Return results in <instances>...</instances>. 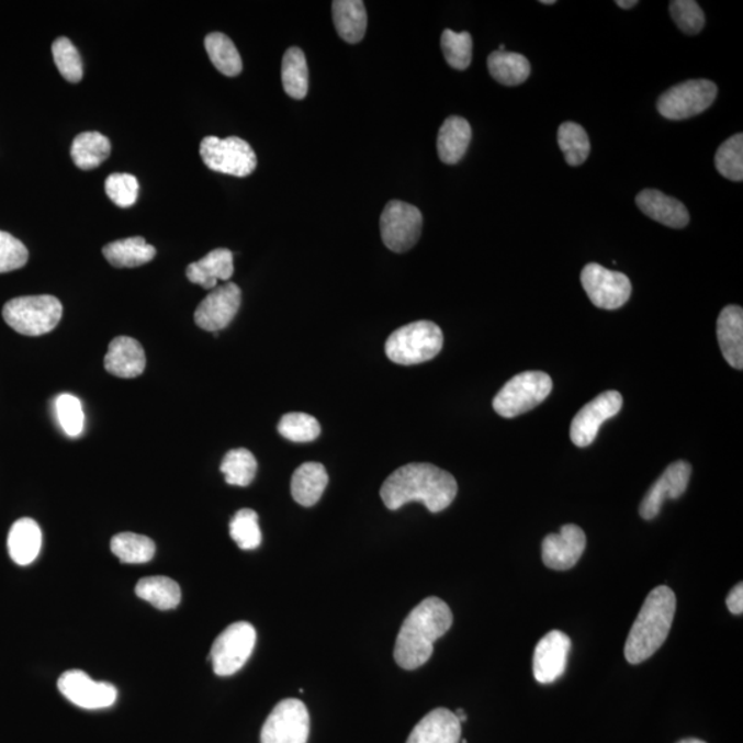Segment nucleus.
I'll list each match as a JSON object with an SVG mask.
<instances>
[{"label": "nucleus", "mask_w": 743, "mask_h": 743, "mask_svg": "<svg viewBox=\"0 0 743 743\" xmlns=\"http://www.w3.org/2000/svg\"><path fill=\"white\" fill-rule=\"evenodd\" d=\"M677 743H707V742H703L701 740H697V738H687V740H683V741L677 742Z\"/></svg>", "instance_id": "nucleus-49"}, {"label": "nucleus", "mask_w": 743, "mask_h": 743, "mask_svg": "<svg viewBox=\"0 0 743 743\" xmlns=\"http://www.w3.org/2000/svg\"><path fill=\"white\" fill-rule=\"evenodd\" d=\"M458 491V482L447 471L428 463H412L395 470L384 481L381 497L392 511L410 502H420L428 511L437 514L453 503Z\"/></svg>", "instance_id": "nucleus-1"}, {"label": "nucleus", "mask_w": 743, "mask_h": 743, "mask_svg": "<svg viewBox=\"0 0 743 743\" xmlns=\"http://www.w3.org/2000/svg\"><path fill=\"white\" fill-rule=\"evenodd\" d=\"M727 607L732 612V615L740 616L743 612V585L742 583L736 584L732 588L729 598L725 600Z\"/></svg>", "instance_id": "nucleus-46"}, {"label": "nucleus", "mask_w": 743, "mask_h": 743, "mask_svg": "<svg viewBox=\"0 0 743 743\" xmlns=\"http://www.w3.org/2000/svg\"><path fill=\"white\" fill-rule=\"evenodd\" d=\"M53 57L56 63L59 74L69 83H79L83 78V61H81L78 48L68 37H58L53 43Z\"/></svg>", "instance_id": "nucleus-41"}, {"label": "nucleus", "mask_w": 743, "mask_h": 743, "mask_svg": "<svg viewBox=\"0 0 743 743\" xmlns=\"http://www.w3.org/2000/svg\"><path fill=\"white\" fill-rule=\"evenodd\" d=\"M492 78L504 86H519L530 76L528 58L518 53L493 52L487 58Z\"/></svg>", "instance_id": "nucleus-30"}, {"label": "nucleus", "mask_w": 743, "mask_h": 743, "mask_svg": "<svg viewBox=\"0 0 743 743\" xmlns=\"http://www.w3.org/2000/svg\"><path fill=\"white\" fill-rule=\"evenodd\" d=\"M63 305L56 296H21L3 307V319L15 333L42 336L52 333L63 318Z\"/></svg>", "instance_id": "nucleus-5"}, {"label": "nucleus", "mask_w": 743, "mask_h": 743, "mask_svg": "<svg viewBox=\"0 0 743 743\" xmlns=\"http://www.w3.org/2000/svg\"><path fill=\"white\" fill-rule=\"evenodd\" d=\"M279 432L281 437L296 443L313 442L317 439L322 427L316 417L300 412H292L281 417L279 423Z\"/></svg>", "instance_id": "nucleus-37"}, {"label": "nucleus", "mask_w": 743, "mask_h": 743, "mask_svg": "<svg viewBox=\"0 0 743 743\" xmlns=\"http://www.w3.org/2000/svg\"><path fill=\"white\" fill-rule=\"evenodd\" d=\"M200 156L210 170L238 178L251 176L258 166L251 145L238 137H205L200 144Z\"/></svg>", "instance_id": "nucleus-7"}, {"label": "nucleus", "mask_w": 743, "mask_h": 743, "mask_svg": "<svg viewBox=\"0 0 743 743\" xmlns=\"http://www.w3.org/2000/svg\"><path fill=\"white\" fill-rule=\"evenodd\" d=\"M455 718L459 719L460 723L463 724L465 721H468V714H465L463 709H458L455 710Z\"/></svg>", "instance_id": "nucleus-48"}, {"label": "nucleus", "mask_w": 743, "mask_h": 743, "mask_svg": "<svg viewBox=\"0 0 743 743\" xmlns=\"http://www.w3.org/2000/svg\"><path fill=\"white\" fill-rule=\"evenodd\" d=\"M541 4H555V0H541Z\"/></svg>", "instance_id": "nucleus-50"}, {"label": "nucleus", "mask_w": 743, "mask_h": 743, "mask_svg": "<svg viewBox=\"0 0 743 743\" xmlns=\"http://www.w3.org/2000/svg\"><path fill=\"white\" fill-rule=\"evenodd\" d=\"M582 284L596 307L616 311L629 301L632 294L631 281L620 271H612L598 263L585 266Z\"/></svg>", "instance_id": "nucleus-12"}, {"label": "nucleus", "mask_w": 743, "mask_h": 743, "mask_svg": "<svg viewBox=\"0 0 743 743\" xmlns=\"http://www.w3.org/2000/svg\"><path fill=\"white\" fill-rule=\"evenodd\" d=\"M135 594L159 610H172L181 601L182 594L173 579L162 576L139 579Z\"/></svg>", "instance_id": "nucleus-31"}, {"label": "nucleus", "mask_w": 743, "mask_h": 743, "mask_svg": "<svg viewBox=\"0 0 743 743\" xmlns=\"http://www.w3.org/2000/svg\"><path fill=\"white\" fill-rule=\"evenodd\" d=\"M669 12L677 26L687 35H697L705 25V14L694 0H674L669 4Z\"/></svg>", "instance_id": "nucleus-44"}, {"label": "nucleus", "mask_w": 743, "mask_h": 743, "mask_svg": "<svg viewBox=\"0 0 743 743\" xmlns=\"http://www.w3.org/2000/svg\"><path fill=\"white\" fill-rule=\"evenodd\" d=\"M329 476L319 463H305L295 470L291 481L292 497L303 507H313L327 489Z\"/></svg>", "instance_id": "nucleus-25"}, {"label": "nucleus", "mask_w": 743, "mask_h": 743, "mask_svg": "<svg viewBox=\"0 0 743 743\" xmlns=\"http://www.w3.org/2000/svg\"><path fill=\"white\" fill-rule=\"evenodd\" d=\"M58 690L69 702L81 709L111 708L117 699L116 687L111 683L95 682L83 671H67L58 679Z\"/></svg>", "instance_id": "nucleus-13"}, {"label": "nucleus", "mask_w": 743, "mask_h": 743, "mask_svg": "<svg viewBox=\"0 0 743 743\" xmlns=\"http://www.w3.org/2000/svg\"><path fill=\"white\" fill-rule=\"evenodd\" d=\"M204 46L211 63L221 74L229 76V78L241 74V56L229 36L221 34V32H213L205 37Z\"/></svg>", "instance_id": "nucleus-33"}, {"label": "nucleus", "mask_w": 743, "mask_h": 743, "mask_svg": "<svg viewBox=\"0 0 743 743\" xmlns=\"http://www.w3.org/2000/svg\"><path fill=\"white\" fill-rule=\"evenodd\" d=\"M551 392L552 379L547 373L540 371L519 373L497 393L493 399V409L497 415L513 419L534 409Z\"/></svg>", "instance_id": "nucleus-6"}, {"label": "nucleus", "mask_w": 743, "mask_h": 743, "mask_svg": "<svg viewBox=\"0 0 743 743\" xmlns=\"http://www.w3.org/2000/svg\"><path fill=\"white\" fill-rule=\"evenodd\" d=\"M104 367L116 378L134 379L143 375L146 367L143 345L130 336H117L111 341Z\"/></svg>", "instance_id": "nucleus-19"}, {"label": "nucleus", "mask_w": 743, "mask_h": 743, "mask_svg": "<svg viewBox=\"0 0 743 743\" xmlns=\"http://www.w3.org/2000/svg\"><path fill=\"white\" fill-rule=\"evenodd\" d=\"M691 470V465L683 460L671 464L658 481L650 487L648 495L644 496L639 508L640 517L652 520L657 517L665 500H668V498L676 500V498L685 495L688 482H690Z\"/></svg>", "instance_id": "nucleus-18"}, {"label": "nucleus", "mask_w": 743, "mask_h": 743, "mask_svg": "<svg viewBox=\"0 0 743 743\" xmlns=\"http://www.w3.org/2000/svg\"><path fill=\"white\" fill-rule=\"evenodd\" d=\"M333 15L336 32L350 45L361 42L365 36L368 14L365 4L360 0H335Z\"/></svg>", "instance_id": "nucleus-27"}, {"label": "nucleus", "mask_w": 743, "mask_h": 743, "mask_svg": "<svg viewBox=\"0 0 743 743\" xmlns=\"http://www.w3.org/2000/svg\"><path fill=\"white\" fill-rule=\"evenodd\" d=\"M718 87L710 80H687L660 97L657 110L669 121H685L701 115L713 104Z\"/></svg>", "instance_id": "nucleus-9"}, {"label": "nucleus", "mask_w": 743, "mask_h": 743, "mask_svg": "<svg viewBox=\"0 0 743 743\" xmlns=\"http://www.w3.org/2000/svg\"><path fill=\"white\" fill-rule=\"evenodd\" d=\"M461 723L444 708L432 710L416 724L406 743H460Z\"/></svg>", "instance_id": "nucleus-21"}, {"label": "nucleus", "mask_w": 743, "mask_h": 743, "mask_svg": "<svg viewBox=\"0 0 743 743\" xmlns=\"http://www.w3.org/2000/svg\"><path fill=\"white\" fill-rule=\"evenodd\" d=\"M113 555L117 556L122 563L137 565L154 560L156 545L149 537L135 533H121L113 537L111 541Z\"/></svg>", "instance_id": "nucleus-34"}, {"label": "nucleus", "mask_w": 743, "mask_h": 743, "mask_svg": "<svg viewBox=\"0 0 743 743\" xmlns=\"http://www.w3.org/2000/svg\"><path fill=\"white\" fill-rule=\"evenodd\" d=\"M311 716L300 699H284L271 710L260 731V743H307Z\"/></svg>", "instance_id": "nucleus-10"}, {"label": "nucleus", "mask_w": 743, "mask_h": 743, "mask_svg": "<svg viewBox=\"0 0 743 743\" xmlns=\"http://www.w3.org/2000/svg\"><path fill=\"white\" fill-rule=\"evenodd\" d=\"M29 258V249L19 238L0 230V273L24 268Z\"/></svg>", "instance_id": "nucleus-45"}, {"label": "nucleus", "mask_w": 743, "mask_h": 743, "mask_svg": "<svg viewBox=\"0 0 743 743\" xmlns=\"http://www.w3.org/2000/svg\"><path fill=\"white\" fill-rule=\"evenodd\" d=\"M110 139L100 133H81L75 138L70 156L75 166L89 171L100 167L111 155Z\"/></svg>", "instance_id": "nucleus-29"}, {"label": "nucleus", "mask_w": 743, "mask_h": 743, "mask_svg": "<svg viewBox=\"0 0 743 743\" xmlns=\"http://www.w3.org/2000/svg\"><path fill=\"white\" fill-rule=\"evenodd\" d=\"M258 463L255 455L244 448L227 452L221 464V473L225 475L226 484L246 487L252 484L257 475Z\"/></svg>", "instance_id": "nucleus-35"}, {"label": "nucleus", "mask_w": 743, "mask_h": 743, "mask_svg": "<svg viewBox=\"0 0 743 743\" xmlns=\"http://www.w3.org/2000/svg\"><path fill=\"white\" fill-rule=\"evenodd\" d=\"M233 273H235L233 254L226 248L214 249L203 259L189 264L187 269L188 280L202 285L204 290L216 289L219 280H230Z\"/></svg>", "instance_id": "nucleus-22"}, {"label": "nucleus", "mask_w": 743, "mask_h": 743, "mask_svg": "<svg viewBox=\"0 0 743 743\" xmlns=\"http://www.w3.org/2000/svg\"><path fill=\"white\" fill-rule=\"evenodd\" d=\"M622 404V395L618 392H605L590 401L572 421V442L578 448L589 447L598 436L600 426L620 414Z\"/></svg>", "instance_id": "nucleus-14"}, {"label": "nucleus", "mask_w": 743, "mask_h": 743, "mask_svg": "<svg viewBox=\"0 0 743 743\" xmlns=\"http://www.w3.org/2000/svg\"><path fill=\"white\" fill-rule=\"evenodd\" d=\"M281 80L291 99H305L308 91V68L305 53L300 47H290L284 54Z\"/></svg>", "instance_id": "nucleus-32"}, {"label": "nucleus", "mask_w": 743, "mask_h": 743, "mask_svg": "<svg viewBox=\"0 0 743 743\" xmlns=\"http://www.w3.org/2000/svg\"><path fill=\"white\" fill-rule=\"evenodd\" d=\"M56 410L59 425L69 437H78L83 432L85 412L80 399L75 395L63 394L56 401Z\"/></svg>", "instance_id": "nucleus-43"}, {"label": "nucleus", "mask_w": 743, "mask_h": 743, "mask_svg": "<svg viewBox=\"0 0 743 743\" xmlns=\"http://www.w3.org/2000/svg\"><path fill=\"white\" fill-rule=\"evenodd\" d=\"M241 306V290L235 283L214 289L207 297L200 303L194 312V322L198 327L209 333H219L233 322Z\"/></svg>", "instance_id": "nucleus-15"}, {"label": "nucleus", "mask_w": 743, "mask_h": 743, "mask_svg": "<svg viewBox=\"0 0 743 743\" xmlns=\"http://www.w3.org/2000/svg\"><path fill=\"white\" fill-rule=\"evenodd\" d=\"M471 138H473V130L465 119L460 116L448 117L438 133L439 159L444 165H458L468 151Z\"/></svg>", "instance_id": "nucleus-24"}, {"label": "nucleus", "mask_w": 743, "mask_h": 743, "mask_svg": "<svg viewBox=\"0 0 743 743\" xmlns=\"http://www.w3.org/2000/svg\"><path fill=\"white\" fill-rule=\"evenodd\" d=\"M105 193L117 207H133L138 200V179L132 176V173H112V176L106 178Z\"/></svg>", "instance_id": "nucleus-42"}, {"label": "nucleus", "mask_w": 743, "mask_h": 743, "mask_svg": "<svg viewBox=\"0 0 743 743\" xmlns=\"http://www.w3.org/2000/svg\"><path fill=\"white\" fill-rule=\"evenodd\" d=\"M441 47L444 59L453 69L464 70L473 59V37L469 32L455 34L452 30H444L441 36Z\"/></svg>", "instance_id": "nucleus-39"}, {"label": "nucleus", "mask_w": 743, "mask_h": 743, "mask_svg": "<svg viewBox=\"0 0 743 743\" xmlns=\"http://www.w3.org/2000/svg\"><path fill=\"white\" fill-rule=\"evenodd\" d=\"M8 548L10 556L20 566H29L41 553L42 530L34 519H19L10 529Z\"/></svg>", "instance_id": "nucleus-26"}, {"label": "nucleus", "mask_w": 743, "mask_h": 743, "mask_svg": "<svg viewBox=\"0 0 743 743\" xmlns=\"http://www.w3.org/2000/svg\"><path fill=\"white\" fill-rule=\"evenodd\" d=\"M230 537L241 550H255L262 544L258 514L244 508L236 513L229 526Z\"/></svg>", "instance_id": "nucleus-38"}, {"label": "nucleus", "mask_w": 743, "mask_h": 743, "mask_svg": "<svg viewBox=\"0 0 743 743\" xmlns=\"http://www.w3.org/2000/svg\"><path fill=\"white\" fill-rule=\"evenodd\" d=\"M257 643V631L248 622H236L227 627L215 639L210 661L215 675L225 677L237 674L247 664Z\"/></svg>", "instance_id": "nucleus-8"}, {"label": "nucleus", "mask_w": 743, "mask_h": 743, "mask_svg": "<svg viewBox=\"0 0 743 743\" xmlns=\"http://www.w3.org/2000/svg\"><path fill=\"white\" fill-rule=\"evenodd\" d=\"M637 205L649 218L660 222L661 225L672 229H683L690 222V214L686 205L679 200L666 196L663 192L654 189H645L638 194Z\"/></svg>", "instance_id": "nucleus-20"}, {"label": "nucleus", "mask_w": 743, "mask_h": 743, "mask_svg": "<svg viewBox=\"0 0 743 743\" xmlns=\"http://www.w3.org/2000/svg\"><path fill=\"white\" fill-rule=\"evenodd\" d=\"M423 215L415 205L393 200L383 210L381 233L390 251L403 254L416 246L421 236Z\"/></svg>", "instance_id": "nucleus-11"}, {"label": "nucleus", "mask_w": 743, "mask_h": 743, "mask_svg": "<svg viewBox=\"0 0 743 743\" xmlns=\"http://www.w3.org/2000/svg\"><path fill=\"white\" fill-rule=\"evenodd\" d=\"M558 144L568 165L576 167L588 159L590 143L587 132L577 123H563L558 130Z\"/></svg>", "instance_id": "nucleus-36"}, {"label": "nucleus", "mask_w": 743, "mask_h": 743, "mask_svg": "<svg viewBox=\"0 0 743 743\" xmlns=\"http://www.w3.org/2000/svg\"><path fill=\"white\" fill-rule=\"evenodd\" d=\"M443 334L437 324L416 322L394 330L386 341V356L399 365H417L441 352Z\"/></svg>", "instance_id": "nucleus-4"}, {"label": "nucleus", "mask_w": 743, "mask_h": 743, "mask_svg": "<svg viewBox=\"0 0 743 743\" xmlns=\"http://www.w3.org/2000/svg\"><path fill=\"white\" fill-rule=\"evenodd\" d=\"M453 615L442 599L427 598L405 618L394 648V660L401 668L415 671L428 663L434 643L452 627Z\"/></svg>", "instance_id": "nucleus-2"}, {"label": "nucleus", "mask_w": 743, "mask_h": 743, "mask_svg": "<svg viewBox=\"0 0 743 743\" xmlns=\"http://www.w3.org/2000/svg\"><path fill=\"white\" fill-rule=\"evenodd\" d=\"M616 4L618 8L628 10L637 7L638 0H618Z\"/></svg>", "instance_id": "nucleus-47"}, {"label": "nucleus", "mask_w": 743, "mask_h": 743, "mask_svg": "<svg viewBox=\"0 0 743 743\" xmlns=\"http://www.w3.org/2000/svg\"><path fill=\"white\" fill-rule=\"evenodd\" d=\"M572 640L565 632L551 631L537 644L533 675L541 685H551L565 674Z\"/></svg>", "instance_id": "nucleus-17"}, {"label": "nucleus", "mask_w": 743, "mask_h": 743, "mask_svg": "<svg viewBox=\"0 0 743 743\" xmlns=\"http://www.w3.org/2000/svg\"><path fill=\"white\" fill-rule=\"evenodd\" d=\"M105 259L115 268L132 269L149 263L156 257V248L144 237H130L113 241L102 248Z\"/></svg>", "instance_id": "nucleus-28"}, {"label": "nucleus", "mask_w": 743, "mask_h": 743, "mask_svg": "<svg viewBox=\"0 0 743 743\" xmlns=\"http://www.w3.org/2000/svg\"><path fill=\"white\" fill-rule=\"evenodd\" d=\"M587 547V536L577 525L562 526L560 533L548 534L542 541V562L552 571H571Z\"/></svg>", "instance_id": "nucleus-16"}, {"label": "nucleus", "mask_w": 743, "mask_h": 743, "mask_svg": "<svg viewBox=\"0 0 743 743\" xmlns=\"http://www.w3.org/2000/svg\"><path fill=\"white\" fill-rule=\"evenodd\" d=\"M463 743H468V741H463Z\"/></svg>", "instance_id": "nucleus-51"}, {"label": "nucleus", "mask_w": 743, "mask_h": 743, "mask_svg": "<svg viewBox=\"0 0 743 743\" xmlns=\"http://www.w3.org/2000/svg\"><path fill=\"white\" fill-rule=\"evenodd\" d=\"M718 340L724 360L732 368H743V311L740 306H727L718 319Z\"/></svg>", "instance_id": "nucleus-23"}, {"label": "nucleus", "mask_w": 743, "mask_h": 743, "mask_svg": "<svg viewBox=\"0 0 743 743\" xmlns=\"http://www.w3.org/2000/svg\"><path fill=\"white\" fill-rule=\"evenodd\" d=\"M714 166L727 179L741 182L743 179V135L736 134L720 146L714 156Z\"/></svg>", "instance_id": "nucleus-40"}, {"label": "nucleus", "mask_w": 743, "mask_h": 743, "mask_svg": "<svg viewBox=\"0 0 743 743\" xmlns=\"http://www.w3.org/2000/svg\"><path fill=\"white\" fill-rule=\"evenodd\" d=\"M676 595L666 585L652 590L639 611L626 643L629 664H640L657 653L665 643L674 623Z\"/></svg>", "instance_id": "nucleus-3"}]
</instances>
